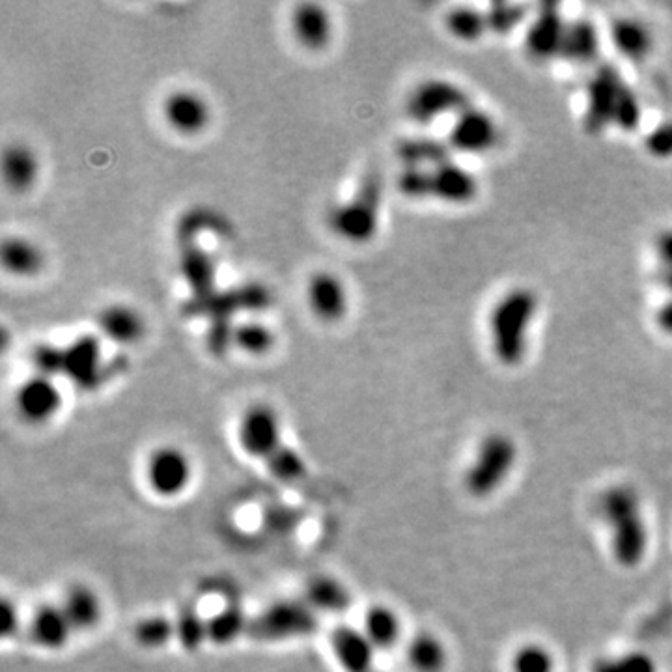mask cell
<instances>
[{
	"label": "cell",
	"instance_id": "obj_1",
	"mask_svg": "<svg viewBox=\"0 0 672 672\" xmlns=\"http://www.w3.org/2000/svg\"><path fill=\"white\" fill-rule=\"evenodd\" d=\"M602 516L611 529L615 559L622 566H637L648 549V527L639 493L630 486L611 488L603 495Z\"/></svg>",
	"mask_w": 672,
	"mask_h": 672
},
{
	"label": "cell",
	"instance_id": "obj_2",
	"mask_svg": "<svg viewBox=\"0 0 672 672\" xmlns=\"http://www.w3.org/2000/svg\"><path fill=\"white\" fill-rule=\"evenodd\" d=\"M381 210V180L378 174H368L350 200L340 202L329 210L331 232L348 243L363 245L376 236Z\"/></svg>",
	"mask_w": 672,
	"mask_h": 672
},
{
	"label": "cell",
	"instance_id": "obj_3",
	"mask_svg": "<svg viewBox=\"0 0 672 672\" xmlns=\"http://www.w3.org/2000/svg\"><path fill=\"white\" fill-rule=\"evenodd\" d=\"M516 462L518 447L512 437L504 434L486 437L465 473V488L478 499L490 497L510 478Z\"/></svg>",
	"mask_w": 672,
	"mask_h": 672
},
{
	"label": "cell",
	"instance_id": "obj_4",
	"mask_svg": "<svg viewBox=\"0 0 672 672\" xmlns=\"http://www.w3.org/2000/svg\"><path fill=\"white\" fill-rule=\"evenodd\" d=\"M318 628L316 613L301 603H280L262 615L245 618L243 637L258 641H282L303 637Z\"/></svg>",
	"mask_w": 672,
	"mask_h": 672
},
{
	"label": "cell",
	"instance_id": "obj_5",
	"mask_svg": "<svg viewBox=\"0 0 672 672\" xmlns=\"http://www.w3.org/2000/svg\"><path fill=\"white\" fill-rule=\"evenodd\" d=\"M469 107L462 88L443 79L420 83L407 98L406 111L417 124H432L445 114H460Z\"/></svg>",
	"mask_w": 672,
	"mask_h": 672
},
{
	"label": "cell",
	"instance_id": "obj_6",
	"mask_svg": "<svg viewBox=\"0 0 672 672\" xmlns=\"http://www.w3.org/2000/svg\"><path fill=\"white\" fill-rule=\"evenodd\" d=\"M307 305L316 320L340 322L348 314L350 297L346 284L333 271H316L307 280Z\"/></svg>",
	"mask_w": 672,
	"mask_h": 672
},
{
	"label": "cell",
	"instance_id": "obj_7",
	"mask_svg": "<svg viewBox=\"0 0 672 672\" xmlns=\"http://www.w3.org/2000/svg\"><path fill=\"white\" fill-rule=\"evenodd\" d=\"M271 295L266 286L262 284H243L234 290L228 292H215V294L202 299V301H191L189 303V312L193 316L206 314L210 318H232V312H260L269 307Z\"/></svg>",
	"mask_w": 672,
	"mask_h": 672
},
{
	"label": "cell",
	"instance_id": "obj_8",
	"mask_svg": "<svg viewBox=\"0 0 672 672\" xmlns=\"http://www.w3.org/2000/svg\"><path fill=\"white\" fill-rule=\"evenodd\" d=\"M239 443L245 452L262 462L280 447L284 441L280 437V420L275 409L269 406L249 407L239 422Z\"/></svg>",
	"mask_w": 672,
	"mask_h": 672
},
{
	"label": "cell",
	"instance_id": "obj_9",
	"mask_svg": "<svg viewBox=\"0 0 672 672\" xmlns=\"http://www.w3.org/2000/svg\"><path fill=\"white\" fill-rule=\"evenodd\" d=\"M163 116L172 131L183 137H193L210 124V105L196 90L182 88L168 94L163 103Z\"/></svg>",
	"mask_w": 672,
	"mask_h": 672
},
{
	"label": "cell",
	"instance_id": "obj_10",
	"mask_svg": "<svg viewBox=\"0 0 672 672\" xmlns=\"http://www.w3.org/2000/svg\"><path fill=\"white\" fill-rule=\"evenodd\" d=\"M81 389H94L105 379L101 340L96 335H81L64 348V374Z\"/></svg>",
	"mask_w": 672,
	"mask_h": 672
},
{
	"label": "cell",
	"instance_id": "obj_11",
	"mask_svg": "<svg viewBox=\"0 0 672 672\" xmlns=\"http://www.w3.org/2000/svg\"><path fill=\"white\" fill-rule=\"evenodd\" d=\"M148 482L157 495L176 497L191 482V463L182 450L161 448L148 465Z\"/></svg>",
	"mask_w": 672,
	"mask_h": 672
},
{
	"label": "cell",
	"instance_id": "obj_12",
	"mask_svg": "<svg viewBox=\"0 0 672 672\" xmlns=\"http://www.w3.org/2000/svg\"><path fill=\"white\" fill-rule=\"evenodd\" d=\"M295 42L307 51H322L333 40V17L320 2L297 4L290 17Z\"/></svg>",
	"mask_w": 672,
	"mask_h": 672
},
{
	"label": "cell",
	"instance_id": "obj_13",
	"mask_svg": "<svg viewBox=\"0 0 672 672\" xmlns=\"http://www.w3.org/2000/svg\"><path fill=\"white\" fill-rule=\"evenodd\" d=\"M499 137L497 124L486 112L473 111L471 105L460 112L450 129V142L454 148L467 154H482L495 146Z\"/></svg>",
	"mask_w": 672,
	"mask_h": 672
},
{
	"label": "cell",
	"instance_id": "obj_14",
	"mask_svg": "<svg viewBox=\"0 0 672 672\" xmlns=\"http://www.w3.org/2000/svg\"><path fill=\"white\" fill-rule=\"evenodd\" d=\"M15 406L28 422H45L55 417L62 406V394L56 387L55 379L34 374L19 387L15 394Z\"/></svg>",
	"mask_w": 672,
	"mask_h": 672
},
{
	"label": "cell",
	"instance_id": "obj_15",
	"mask_svg": "<svg viewBox=\"0 0 672 672\" xmlns=\"http://www.w3.org/2000/svg\"><path fill=\"white\" fill-rule=\"evenodd\" d=\"M180 273L193 294L191 301L208 299L217 292L215 290V277H217L215 260L211 252L196 245L195 241L182 243Z\"/></svg>",
	"mask_w": 672,
	"mask_h": 672
},
{
	"label": "cell",
	"instance_id": "obj_16",
	"mask_svg": "<svg viewBox=\"0 0 672 672\" xmlns=\"http://www.w3.org/2000/svg\"><path fill=\"white\" fill-rule=\"evenodd\" d=\"M267 469L271 471V475L280 480L282 484L295 488V490L305 491L310 497L320 499L322 497V490L316 482V476L310 473L305 460L288 447L286 443H282L280 447L275 448L266 460Z\"/></svg>",
	"mask_w": 672,
	"mask_h": 672
},
{
	"label": "cell",
	"instance_id": "obj_17",
	"mask_svg": "<svg viewBox=\"0 0 672 672\" xmlns=\"http://www.w3.org/2000/svg\"><path fill=\"white\" fill-rule=\"evenodd\" d=\"M98 329L101 335L114 344H137L146 333V323L139 310L126 303H112L101 308L98 314Z\"/></svg>",
	"mask_w": 672,
	"mask_h": 672
},
{
	"label": "cell",
	"instance_id": "obj_18",
	"mask_svg": "<svg viewBox=\"0 0 672 672\" xmlns=\"http://www.w3.org/2000/svg\"><path fill=\"white\" fill-rule=\"evenodd\" d=\"M0 170L6 187H10L14 193H25L38 180L40 161L30 146L23 142H12L2 152Z\"/></svg>",
	"mask_w": 672,
	"mask_h": 672
},
{
	"label": "cell",
	"instance_id": "obj_19",
	"mask_svg": "<svg viewBox=\"0 0 672 672\" xmlns=\"http://www.w3.org/2000/svg\"><path fill=\"white\" fill-rule=\"evenodd\" d=\"M331 646L340 665L348 672H381L374 663V648L363 633L348 626H338L331 633Z\"/></svg>",
	"mask_w": 672,
	"mask_h": 672
},
{
	"label": "cell",
	"instance_id": "obj_20",
	"mask_svg": "<svg viewBox=\"0 0 672 672\" xmlns=\"http://www.w3.org/2000/svg\"><path fill=\"white\" fill-rule=\"evenodd\" d=\"M0 260L10 275L21 279L40 273L45 262L42 249L32 239L23 236H8L2 241Z\"/></svg>",
	"mask_w": 672,
	"mask_h": 672
},
{
	"label": "cell",
	"instance_id": "obj_21",
	"mask_svg": "<svg viewBox=\"0 0 672 672\" xmlns=\"http://www.w3.org/2000/svg\"><path fill=\"white\" fill-rule=\"evenodd\" d=\"M30 630L36 643L55 650L68 643L73 626L62 607L45 605L34 615Z\"/></svg>",
	"mask_w": 672,
	"mask_h": 672
},
{
	"label": "cell",
	"instance_id": "obj_22",
	"mask_svg": "<svg viewBox=\"0 0 672 672\" xmlns=\"http://www.w3.org/2000/svg\"><path fill=\"white\" fill-rule=\"evenodd\" d=\"M363 635L372 648H391L400 637V620L389 607H372L364 618Z\"/></svg>",
	"mask_w": 672,
	"mask_h": 672
},
{
	"label": "cell",
	"instance_id": "obj_23",
	"mask_svg": "<svg viewBox=\"0 0 672 672\" xmlns=\"http://www.w3.org/2000/svg\"><path fill=\"white\" fill-rule=\"evenodd\" d=\"M275 346L273 329L260 320H245L234 325V348L247 355H266Z\"/></svg>",
	"mask_w": 672,
	"mask_h": 672
},
{
	"label": "cell",
	"instance_id": "obj_24",
	"mask_svg": "<svg viewBox=\"0 0 672 672\" xmlns=\"http://www.w3.org/2000/svg\"><path fill=\"white\" fill-rule=\"evenodd\" d=\"M64 613L70 618L73 630L92 628L101 616L99 600L88 588H73L62 605Z\"/></svg>",
	"mask_w": 672,
	"mask_h": 672
},
{
	"label": "cell",
	"instance_id": "obj_25",
	"mask_svg": "<svg viewBox=\"0 0 672 672\" xmlns=\"http://www.w3.org/2000/svg\"><path fill=\"white\" fill-rule=\"evenodd\" d=\"M409 663L417 672H441L447 665L445 646L434 635H419L409 644Z\"/></svg>",
	"mask_w": 672,
	"mask_h": 672
},
{
	"label": "cell",
	"instance_id": "obj_26",
	"mask_svg": "<svg viewBox=\"0 0 672 672\" xmlns=\"http://www.w3.org/2000/svg\"><path fill=\"white\" fill-rule=\"evenodd\" d=\"M308 600L322 611H342L350 605V594L335 579H316L308 587Z\"/></svg>",
	"mask_w": 672,
	"mask_h": 672
},
{
	"label": "cell",
	"instance_id": "obj_27",
	"mask_svg": "<svg viewBox=\"0 0 672 672\" xmlns=\"http://www.w3.org/2000/svg\"><path fill=\"white\" fill-rule=\"evenodd\" d=\"M514 672H555V659L542 644L521 646L512 659Z\"/></svg>",
	"mask_w": 672,
	"mask_h": 672
},
{
	"label": "cell",
	"instance_id": "obj_28",
	"mask_svg": "<svg viewBox=\"0 0 672 672\" xmlns=\"http://www.w3.org/2000/svg\"><path fill=\"white\" fill-rule=\"evenodd\" d=\"M174 637L185 646L195 650L200 644L208 641V620L189 611L182 613L174 620Z\"/></svg>",
	"mask_w": 672,
	"mask_h": 672
},
{
	"label": "cell",
	"instance_id": "obj_29",
	"mask_svg": "<svg viewBox=\"0 0 672 672\" xmlns=\"http://www.w3.org/2000/svg\"><path fill=\"white\" fill-rule=\"evenodd\" d=\"M592 672H658V665L648 654L631 652L620 658L598 659Z\"/></svg>",
	"mask_w": 672,
	"mask_h": 672
},
{
	"label": "cell",
	"instance_id": "obj_30",
	"mask_svg": "<svg viewBox=\"0 0 672 672\" xmlns=\"http://www.w3.org/2000/svg\"><path fill=\"white\" fill-rule=\"evenodd\" d=\"M32 364L36 368V374L45 378H55L64 374V348H58L55 344H38L30 353Z\"/></svg>",
	"mask_w": 672,
	"mask_h": 672
},
{
	"label": "cell",
	"instance_id": "obj_31",
	"mask_svg": "<svg viewBox=\"0 0 672 672\" xmlns=\"http://www.w3.org/2000/svg\"><path fill=\"white\" fill-rule=\"evenodd\" d=\"M135 635H137L139 643L144 644V646H150V648L163 646L174 637V620L161 618V616L148 618V620L140 622Z\"/></svg>",
	"mask_w": 672,
	"mask_h": 672
},
{
	"label": "cell",
	"instance_id": "obj_32",
	"mask_svg": "<svg viewBox=\"0 0 672 672\" xmlns=\"http://www.w3.org/2000/svg\"><path fill=\"white\" fill-rule=\"evenodd\" d=\"M616 45L626 56H639L648 49V34L644 28L626 21L616 28Z\"/></svg>",
	"mask_w": 672,
	"mask_h": 672
},
{
	"label": "cell",
	"instance_id": "obj_33",
	"mask_svg": "<svg viewBox=\"0 0 672 672\" xmlns=\"http://www.w3.org/2000/svg\"><path fill=\"white\" fill-rule=\"evenodd\" d=\"M234 325L228 318H215L206 335L208 350L213 355H223L230 348H234Z\"/></svg>",
	"mask_w": 672,
	"mask_h": 672
},
{
	"label": "cell",
	"instance_id": "obj_34",
	"mask_svg": "<svg viewBox=\"0 0 672 672\" xmlns=\"http://www.w3.org/2000/svg\"><path fill=\"white\" fill-rule=\"evenodd\" d=\"M2 628H4V637H8L12 631L17 630V613L10 607V602H4Z\"/></svg>",
	"mask_w": 672,
	"mask_h": 672
},
{
	"label": "cell",
	"instance_id": "obj_35",
	"mask_svg": "<svg viewBox=\"0 0 672 672\" xmlns=\"http://www.w3.org/2000/svg\"><path fill=\"white\" fill-rule=\"evenodd\" d=\"M661 251H663V254H667V258H669V262L672 264V236L663 238V241H661Z\"/></svg>",
	"mask_w": 672,
	"mask_h": 672
}]
</instances>
